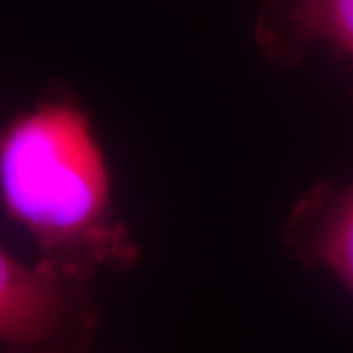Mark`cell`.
<instances>
[{
  "label": "cell",
  "instance_id": "cell-4",
  "mask_svg": "<svg viewBox=\"0 0 353 353\" xmlns=\"http://www.w3.org/2000/svg\"><path fill=\"white\" fill-rule=\"evenodd\" d=\"M290 243L306 261L326 267L353 294V181L312 190L290 220Z\"/></svg>",
  "mask_w": 353,
  "mask_h": 353
},
{
  "label": "cell",
  "instance_id": "cell-2",
  "mask_svg": "<svg viewBox=\"0 0 353 353\" xmlns=\"http://www.w3.org/2000/svg\"><path fill=\"white\" fill-rule=\"evenodd\" d=\"M97 332L88 285L28 267L0 245V352L85 353Z\"/></svg>",
  "mask_w": 353,
  "mask_h": 353
},
{
  "label": "cell",
  "instance_id": "cell-1",
  "mask_svg": "<svg viewBox=\"0 0 353 353\" xmlns=\"http://www.w3.org/2000/svg\"><path fill=\"white\" fill-rule=\"evenodd\" d=\"M0 202L36 241V265L57 277L88 285L138 261L101 141L71 94L36 102L0 128Z\"/></svg>",
  "mask_w": 353,
  "mask_h": 353
},
{
  "label": "cell",
  "instance_id": "cell-3",
  "mask_svg": "<svg viewBox=\"0 0 353 353\" xmlns=\"http://www.w3.org/2000/svg\"><path fill=\"white\" fill-rule=\"evenodd\" d=\"M255 38L273 61L289 63L310 43H328L353 65V0L265 2Z\"/></svg>",
  "mask_w": 353,
  "mask_h": 353
}]
</instances>
